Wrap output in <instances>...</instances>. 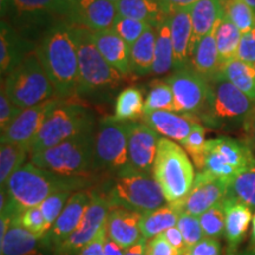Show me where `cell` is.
<instances>
[{
  "label": "cell",
  "instance_id": "1",
  "mask_svg": "<svg viewBox=\"0 0 255 255\" xmlns=\"http://www.w3.org/2000/svg\"><path fill=\"white\" fill-rule=\"evenodd\" d=\"M36 53L55 88L57 97L69 101L77 96L78 55L70 24L62 21L47 31L38 41Z\"/></svg>",
  "mask_w": 255,
  "mask_h": 255
},
{
  "label": "cell",
  "instance_id": "2",
  "mask_svg": "<svg viewBox=\"0 0 255 255\" xmlns=\"http://www.w3.org/2000/svg\"><path fill=\"white\" fill-rule=\"evenodd\" d=\"M91 177L64 176L27 162L6 183L9 199L23 210L40 206L47 197L60 191L84 190L90 188Z\"/></svg>",
  "mask_w": 255,
  "mask_h": 255
},
{
  "label": "cell",
  "instance_id": "3",
  "mask_svg": "<svg viewBox=\"0 0 255 255\" xmlns=\"http://www.w3.org/2000/svg\"><path fill=\"white\" fill-rule=\"evenodd\" d=\"M111 208L120 207L146 214L167 205L163 191L150 174L128 170L111 176L100 190Z\"/></svg>",
  "mask_w": 255,
  "mask_h": 255
},
{
  "label": "cell",
  "instance_id": "4",
  "mask_svg": "<svg viewBox=\"0 0 255 255\" xmlns=\"http://www.w3.org/2000/svg\"><path fill=\"white\" fill-rule=\"evenodd\" d=\"M70 26L78 55L77 96H100L119 88L126 77L103 58L92 39V32L75 25Z\"/></svg>",
  "mask_w": 255,
  "mask_h": 255
},
{
  "label": "cell",
  "instance_id": "5",
  "mask_svg": "<svg viewBox=\"0 0 255 255\" xmlns=\"http://www.w3.org/2000/svg\"><path fill=\"white\" fill-rule=\"evenodd\" d=\"M95 130L30 156L37 167L64 176L91 177L96 171Z\"/></svg>",
  "mask_w": 255,
  "mask_h": 255
},
{
  "label": "cell",
  "instance_id": "6",
  "mask_svg": "<svg viewBox=\"0 0 255 255\" xmlns=\"http://www.w3.org/2000/svg\"><path fill=\"white\" fill-rule=\"evenodd\" d=\"M92 130H95V115L90 108L60 100L32 141L30 156Z\"/></svg>",
  "mask_w": 255,
  "mask_h": 255
},
{
  "label": "cell",
  "instance_id": "7",
  "mask_svg": "<svg viewBox=\"0 0 255 255\" xmlns=\"http://www.w3.org/2000/svg\"><path fill=\"white\" fill-rule=\"evenodd\" d=\"M152 176L161 187L167 202L177 203L189 194L196 173L182 146L168 138H161Z\"/></svg>",
  "mask_w": 255,
  "mask_h": 255
},
{
  "label": "cell",
  "instance_id": "8",
  "mask_svg": "<svg viewBox=\"0 0 255 255\" xmlns=\"http://www.w3.org/2000/svg\"><path fill=\"white\" fill-rule=\"evenodd\" d=\"M1 20L36 45L47 31L65 21L57 0H1Z\"/></svg>",
  "mask_w": 255,
  "mask_h": 255
},
{
  "label": "cell",
  "instance_id": "9",
  "mask_svg": "<svg viewBox=\"0 0 255 255\" xmlns=\"http://www.w3.org/2000/svg\"><path fill=\"white\" fill-rule=\"evenodd\" d=\"M1 85L11 101L23 110L46 101L59 100L36 50L5 79L1 78Z\"/></svg>",
  "mask_w": 255,
  "mask_h": 255
},
{
  "label": "cell",
  "instance_id": "10",
  "mask_svg": "<svg viewBox=\"0 0 255 255\" xmlns=\"http://www.w3.org/2000/svg\"><path fill=\"white\" fill-rule=\"evenodd\" d=\"M96 171L117 175L130 169L128 157L127 122L105 117L95 131Z\"/></svg>",
  "mask_w": 255,
  "mask_h": 255
},
{
  "label": "cell",
  "instance_id": "11",
  "mask_svg": "<svg viewBox=\"0 0 255 255\" xmlns=\"http://www.w3.org/2000/svg\"><path fill=\"white\" fill-rule=\"evenodd\" d=\"M254 164L255 156L245 142L229 137L207 141L202 171L232 182L233 178Z\"/></svg>",
  "mask_w": 255,
  "mask_h": 255
},
{
  "label": "cell",
  "instance_id": "12",
  "mask_svg": "<svg viewBox=\"0 0 255 255\" xmlns=\"http://www.w3.org/2000/svg\"><path fill=\"white\" fill-rule=\"evenodd\" d=\"M208 83L209 96L207 108L214 119L221 121H244L253 110L255 102L223 76H215Z\"/></svg>",
  "mask_w": 255,
  "mask_h": 255
},
{
  "label": "cell",
  "instance_id": "13",
  "mask_svg": "<svg viewBox=\"0 0 255 255\" xmlns=\"http://www.w3.org/2000/svg\"><path fill=\"white\" fill-rule=\"evenodd\" d=\"M164 81L173 91L176 113L196 114L207 108L209 83L191 68L175 71Z\"/></svg>",
  "mask_w": 255,
  "mask_h": 255
},
{
  "label": "cell",
  "instance_id": "14",
  "mask_svg": "<svg viewBox=\"0 0 255 255\" xmlns=\"http://www.w3.org/2000/svg\"><path fill=\"white\" fill-rule=\"evenodd\" d=\"M111 206L100 190H91V202L79 227L62 246L55 251L56 255H77L85 245L94 240L105 227Z\"/></svg>",
  "mask_w": 255,
  "mask_h": 255
},
{
  "label": "cell",
  "instance_id": "15",
  "mask_svg": "<svg viewBox=\"0 0 255 255\" xmlns=\"http://www.w3.org/2000/svg\"><path fill=\"white\" fill-rule=\"evenodd\" d=\"M229 183L206 171H197L189 194L182 201L173 205L181 212L200 216L227 197Z\"/></svg>",
  "mask_w": 255,
  "mask_h": 255
},
{
  "label": "cell",
  "instance_id": "16",
  "mask_svg": "<svg viewBox=\"0 0 255 255\" xmlns=\"http://www.w3.org/2000/svg\"><path fill=\"white\" fill-rule=\"evenodd\" d=\"M128 157L130 169L143 174L152 175V169L158 150L161 137L158 132L136 121L127 122Z\"/></svg>",
  "mask_w": 255,
  "mask_h": 255
},
{
  "label": "cell",
  "instance_id": "17",
  "mask_svg": "<svg viewBox=\"0 0 255 255\" xmlns=\"http://www.w3.org/2000/svg\"><path fill=\"white\" fill-rule=\"evenodd\" d=\"M116 4L110 0H77L68 8L65 21L91 32L110 30L117 18Z\"/></svg>",
  "mask_w": 255,
  "mask_h": 255
},
{
  "label": "cell",
  "instance_id": "18",
  "mask_svg": "<svg viewBox=\"0 0 255 255\" xmlns=\"http://www.w3.org/2000/svg\"><path fill=\"white\" fill-rule=\"evenodd\" d=\"M91 202V190L84 189L75 191L64 207L58 219L51 227L45 242L50 250L55 251L62 246L79 227L85 212Z\"/></svg>",
  "mask_w": 255,
  "mask_h": 255
},
{
  "label": "cell",
  "instance_id": "19",
  "mask_svg": "<svg viewBox=\"0 0 255 255\" xmlns=\"http://www.w3.org/2000/svg\"><path fill=\"white\" fill-rule=\"evenodd\" d=\"M60 100H51L34 107L27 108L21 111L20 115L12 122L5 131L1 132L0 142L13 143V144L31 145L38 132L45 122L47 115L58 104Z\"/></svg>",
  "mask_w": 255,
  "mask_h": 255
},
{
  "label": "cell",
  "instance_id": "20",
  "mask_svg": "<svg viewBox=\"0 0 255 255\" xmlns=\"http://www.w3.org/2000/svg\"><path fill=\"white\" fill-rule=\"evenodd\" d=\"M142 214L132 210L114 207L108 214L105 222L107 237L119 244L124 250L136 245L142 237Z\"/></svg>",
  "mask_w": 255,
  "mask_h": 255
},
{
  "label": "cell",
  "instance_id": "21",
  "mask_svg": "<svg viewBox=\"0 0 255 255\" xmlns=\"http://www.w3.org/2000/svg\"><path fill=\"white\" fill-rule=\"evenodd\" d=\"M36 44L27 40L5 20L0 27V72L1 78L13 71L26 57L36 50Z\"/></svg>",
  "mask_w": 255,
  "mask_h": 255
},
{
  "label": "cell",
  "instance_id": "22",
  "mask_svg": "<svg viewBox=\"0 0 255 255\" xmlns=\"http://www.w3.org/2000/svg\"><path fill=\"white\" fill-rule=\"evenodd\" d=\"M223 206L226 213L225 239L227 241L225 255H234L239 251V245L246 237L253 213L248 206L228 196L223 200Z\"/></svg>",
  "mask_w": 255,
  "mask_h": 255
},
{
  "label": "cell",
  "instance_id": "23",
  "mask_svg": "<svg viewBox=\"0 0 255 255\" xmlns=\"http://www.w3.org/2000/svg\"><path fill=\"white\" fill-rule=\"evenodd\" d=\"M92 39L103 58L116 69L121 75L128 77L132 73L130 63V46L115 33L113 28L100 32H92Z\"/></svg>",
  "mask_w": 255,
  "mask_h": 255
},
{
  "label": "cell",
  "instance_id": "24",
  "mask_svg": "<svg viewBox=\"0 0 255 255\" xmlns=\"http://www.w3.org/2000/svg\"><path fill=\"white\" fill-rule=\"evenodd\" d=\"M171 41L174 50V71L190 68V47L193 38V25L189 8L180 9L169 14Z\"/></svg>",
  "mask_w": 255,
  "mask_h": 255
},
{
  "label": "cell",
  "instance_id": "25",
  "mask_svg": "<svg viewBox=\"0 0 255 255\" xmlns=\"http://www.w3.org/2000/svg\"><path fill=\"white\" fill-rule=\"evenodd\" d=\"M143 123L161 133L170 141L182 142L189 136L193 128L197 123L191 116H183L173 111H149L143 114Z\"/></svg>",
  "mask_w": 255,
  "mask_h": 255
},
{
  "label": "cell",
  "instance_id": "26",
  "mask_svg": "<svg viewBox=\"0 0 255 255\" xmlns=\"http://www.w3.org/2000/svg\"><path fill=\"white\" fill-rule=\"evenodd\" d=\"M46 248L45 240L25 229L18 218L0 240V255H44Z\"/></svg>",
  "mask_w": 255,
  "mask_h": 255
},
{
  "label": "cell",
  "instance_id": "27",
  "mask_svg": "<svg viewBox=\"0 0 255 255\" xmlns=\"http://www.w3.org/2000/svg\"><path fill=\"white\" fill-rule=\"evenodd\" d=\"M225 1L226 0H199L189 8L191 25H193L190 53L197 41L216 27L219 20L225 13Z\"/></svg>",
  "mask_w": 255,
  "mask_h": 255
},
{
  "label": "cell",
  "instance_id": "28",
  "mask_svg": "<svg viewBox=\"0 0 255 255\" xmlns=\"http://www.w3.org/2000/svg\"><path fill=\"white\" fill-rule=\"evenodd\" d=\"M216 27L197 41L191 51L190 68L207 82L212 81L220 71V59L215 38Z\"/></svg>",
  "mask_w": 255,
  "mask_h": 255
},
{
  "label": "cell",
  "instance_id": "29",
  "mask_svg": "<svg viewBox=\"0 0 255 255\" xmlns=\"http://www.w3.org/2000/svg\"><path fill=\"white\" fill-rule=\"evenodd\" d=\"M117 14L131 18L156 27L169 15L162 0H120L116 2Z\"/></svg>",
  "mask_w": 255,
  "mask_h": 255
},
{
  "label": "cell",
  "instance_id": "30",
  "mask_svg": "<svg viewBox=\"0 0 255 255\" xmlns=\"http://www.w3.org/2000/svg\"><path fill=\"white\" fill-rule=\"evenodd\" d=\"M156 28L149 26L143 36L130 47V63L132 73L136 76H146L152 73L155 62Z\"/></svg>",
  "mask_w": 255,
  "mask_h": 255
},
{
  "label": "cell",
  "instance_id": "31",
  "mask_svg": "<svg viewBox=\"0 0 255 255\" xmlns=\"http://www.w3.org/2000/svg\"><path fill=\"white\" fill-rule=\"evenodd\" d=\"M180 215L181 210L173 203H167L161 208L143 214L141 220L142 237L150 240L163 234L169 228L177 226Z\"/></svg>",
  "mask_w": 255,
  "mask_h": 255
},
{
  "label": "cell",
  "instance_id": "32",
  "mask_svg": "<svg viewBox=\"0 0 255 255\" xmlns=\"http://www.w3.org/2000/svg\"><path fill=\"white\" fill-rule=\"evenodd\" d=\"M219 75L255 102V65L233 58L220 66Z\"/></svg>",
  "mask_w": 255,
  "mask_h": 255
},
{
  "label": "cell",
  "instance_id": "33",
  "mask_svg": "<svg viewBox=\"0 0 255 255\" xmlns=\"http://www.w3.org/2000/svg\"><path fill=\"white\" fill-rule=\"evenodd\" d=\"M156 28L155 62L152 66L154 75H164L174 69V50L171 41L170 19L169 15Z\"/></svg>",
  "mask_w": 255,
  "mask_h": 255
},
{
  "label": "cell",
  "instance_id": "34",
  "mask_svg": "<svg viewBox=\"0 0 255 255\" xmlns=\"http://www.w3.org/2000/svg\"><path fill=\"white\" fill-rule=\"evenodd\" d=\"M144 103L141 89L136 87L123 89L116 97L113 117L120 122H131L142 119L144 114Z\"/></svg>",
  "mask_w": 255,
  "mask_h": 255
},
{
  "label": "cell",
  "instance_id": "35",
  "mask_svg": "<svg viewBox=\"0 0 255 255\" xmlns=\"http://www.w3.org/2000/svg\"><path fill=\"white\" fill-rule=\"evenodd\" d=\"M241 36L242 33L238 30V27L229 20L227 15L223 13L218 25H216L215 31L220 66L228 60L237 58Z\"/></svg>",
  "mask_w": 255,
  "mask_h": 255
},
{
  "label": "cell",
  "instance_id": "36",
  "mask_svg": "<svg viewBox=\"0 0 255 255\" xmlns=\"http://www.w3.org/2000/svg\"><path fill=\"white\" fill-rule=\"evenodd\" d=\"M30 157V145L4 143L0 146V186L4 188L9 177Z\"/></svg>",
  "mask_w": 255,
  "mask_h": 255
},
{
  "label": "cell",
  "instance_id": "37",
  "mask_svg": "<svg viewBox=\"0 0 255 255\" xmlns=\"http://www.w3.org/2000/svg\"><path fill=\"white\" fill-rule=\"evenodd\" d=\"M227 196L255 210V164L233 178Z\"/></svg>",
  "mask_w": 255,
  "mask_h": 255
},
{
  "label": "cell",
  "instance_id": "38",
  "mask_svg": "<svg viewBox=\"0 0 255 255\" xmlns=\"http://www.w3.org/2000/svg\"><path fill=\"white\" fill-rule=\"evenodd\" d=\"M157 110L176 113L173 91L165 81L152 82L145 98L144 113Z\"/></svg>",
  "mask_w": 255,
  "mask_h": 255
},
{
  "label": "cell",
  "instance_id": "39",
  "mask_svg": "<svg viewBox=\"0 0 255 255\" xmlns=\"http://www.w3.org/2000/svg\"><path fill=\"white\" fill-rule=\"evenodd\" d=\"M225 14L242 34L255 28V11L245 0H226Z\"/></svg>",
  "mask_w": 255,
  "mask_h": 255
},
{
  "label": "cell",
  "instance_id": "40",
  "mask_svg": "<svg viewBox=\"0 0 255 255\" xmlns=\"http://www.w3.org/2000/svg\"><path fill=\"white\" fill-rule=\"evenodd\" d=\"M188 155L193 159L194 165L199 171L203 170L206 156V128L196 123L187 138L180 143Z\"/></svg>",
  "mask_w": 255,
  "mask_h": 255
},
{
  "label": "cell",
  "instance_id": "41",
  "mask_svg": "<svg viewBox=\"0 0 255 255\" xmlns=\"http://www.w3.org/2000/svg\"><path fill=\"white\" fill-rule=\"evenodd\" d=\"M199 219L206 238L215 239V240H221L222 238H225L226 213L223 201L200 215Z\"/></svg>",
  "mask_w": 255,
  "mask_h": 255
},
{
  "label": "cell",
  "instance_id": "42",
  "mask_svg": "<svg viewBox=\"0 0 255 255\" xmlns=\"http://www.w3.org/2000/svg\"><path fill=\"white\" fill-rule=\"evenodd\" d=\"M149 26H151V25L139 20H135V19L131 18L117 15L111 28H113L115 33L119 34L128 45L131 47L143 36V33L148 30Z\"/></svg>",
  "mask_w": 255,
  "mask_h": 255
},
{
  "label": "cell",
  "instance_id": "43",
  "mask_svg": "<svg viewBox=\"0 0 255 255\" xmlns=\"http://www.w3.org/2000/svg\"><path fill=\"white\" fill-rule=\"evenodd\" d=\"M18 221L25 229H27L36 237L44 239V240L50 232L39 206L23 210L18 216Z\"/></svg>",
  "mask_w": 255,
  "mask_h": 255
},
{
  "label": "cell",
  "instance_id": "44",
  "mask_svg": "<svg viewBox=\"0 0 255 255\" xmlns=\"http://www.w3.org/2000/svg\"><path fill=\"white\" fill-rule=\"evenodd\" d=\"M177 227L180 229L181 234H182L184 242H186L187 250H189L194 245H196L197 242L205 238L199 216H194L181 212Z\"/></svg>",
  "mask_w": 255,
  "mask_h": 255
},
{
  "label": "cell",
  "instance_id": "45",
  "mask_svg": "<svg viewBox=\"0 0 255 255\" xmlns=\"http://www.w3.org/2000/svg\"><path fill=\"white\" fill-rule=\"evenodd\" d=\"M72 194L73 193H71V191H60V193L53 194V195L47 197V199L39 206L41 212H43L44 218L46 220L49 229H51L53 223H55L56 220L58 219V216L60 215V213L63 212L64 207L68 203L70 196H71Z\"/></svg>",
  "mask_w": 255,
  "mask_h": 255
},
{
  "label": "cell",
  "instance_id": "46",
  "mask_svg": "<svg viewBox=\"0 0 255 255\" xmlns=\"http://www.w3.org/2000/svg\"><path fill=\"white\" fill-rule=\"evenodd\" d=\"M23 109L15 105L11 98L6 94L4 87L1 85L0 92V131H5L11 126L12 122L20 115Z\"/></svg>",
  "mask_w": 255,
  "mask_h": 255
},
{
  "label": "cell",
  "instance_id": "47",
  "mask_svg": "<svg viewBox=\"0 0 255 255\" xmlns=\"http://www.w3.org/2000/svg\"><path fill=\"white\" fill-rule=\"evenodd\" d=\"M237 58L251 65H255V28L241 36Z\"/></svg>",
  "mask_w": 255,
  "mask_h": 255
},
{
  "label": "cell",
  "instance_id": "48",
  "mask_svg": "<svg viewBox=\"0 0 255 255\" xmlns=\"http://www.w3.org/2000/svg\"><path fill=\"white\" fill-rule=\"evenodd\" d=\"M186 255H221V244L220 240L205 237L189 248Z\"/></svg>",
  "mask_w": 255,
  "mask_h": 255
},
{
  "label": "cell",
  "instance_id": "49",
  "mask_svg": "<svg viewBox=\"0 0 255 255\" xmlns=\"http://www.w3.org/2000/svg\"><path fill=\"white\" fill-rule=\"evenodd\" d=\"M146 255H180V253L165 240L163 235H158L146 242Z\"/></svg>",
  "mask_w": 255,
  "mask_h": 255
},
{
  "label": "cell",
  "instance_id": "50",
  "mask_svg": "<svg viewBox=\"0 0 255 255\" xmlns=\"http://www.w3.org/2000/svg\"><path fill=\"white\" fill-rule=\"evenodd\" d=\"M107 239V231L105 227L98 233V235L94 240L85 245L77 255H104V244Z\"/></svg>",
  "mask_w": 255,
  "mask_h": 255
},
{
  "label": "cell",
  "instance_id": "51",
  "mask_svg": "<svg viewBox=\"0 0 255 255\" xmlns=\"http://www.w3.org/2000/svg\"><path fill=\"white\" fill-rule=\"evenodd\" d=\"M165 240H167L169 244L173 246L175 250H176L180 254H186L187 253V246H186V242H184V239L181 234L180 229H178L177 226L175 227L169 228L168 231H165L163 234Z\"/></svg>",
  "mask_w": 255,
  "mask_h": 255
},
{
  "label": "cell",
  "instance_id": "52",
  "mask_svg": "<svg viewBox=\"0 0 255 255\" xmlns=\"http://www.w3.org/2000/svg\"><path fill=\"white\" fill-rule=\"evenodd\" d=\"M244 130H245V143L250 146L255 156V104L253 110L248 114V116L244 120Z\"/></svg>",
  "mask_w": 255,
  "mask_h": 255
},
{
  "label": "cell",
  "instance_id": "53",
  "mask_svg": "<svg viewBox=\"0 0 255 255\" xmlns=\"http://www.w3.org/2000/svg\"><path fill=\"white\" fill-rule=\"evenodd\" d=\"M199 0H162L165 7H167L169 14L180 9L190 8Z\"/></svg>",
  "mask_w": 255,
  "mask_h": 255
},
{
  "label": "cell",
  "instance_id": "54",
  "mask_svg": "<svg viewBox=\"0 0 255 255\" xmlns=\"http://www.w3.org/2000/svg\"><path fill=\"white\" fill-rule=\"evenodd\" d=\"M124 253H126L124 248L107 237L104 244V255H124Z\"/></svg>",
  "mask_w": 255,
  "mask_h": 255
},
{
  "label": "cell",
  "instance_id": "55",
  "mask_svg": "<svg viewBox=\"0 0 255 255\" xmlns=\"http://www.w3.org/2000/svg\"><path fill=\"white\" fill-rule=\"evenodd\" d=\"M146 242H148V240L144 238H142L136 245H133L132 247L126 250V253H124V255H146L145 254Z\"/></svg>",
  "mask_w": 255,
  "mask_h": 255
},
{
  "label": "cell",
  "instance_id": "56",
  "mask_svg": "<svg viewBox=\"0 0 255 255\" xmlns=\"http://www.w3.org/2000/svg\"><path fill=\"white\" fill-rule=\"evenodd\" d=\"M57 1H58L60 7H62L64 20H65V14H66V12H68V8L73 4V2L77 1V0H57Z\"/></svg>",
  "mask_w": 255,
  "mask_h": 255
},
{
  "label": "cell",
  "instance_id": "57",
  "mask_svg": "<svg viewBox=\"0 0 255 255\" xmlns=\"http://www.w3.org/2000/svg\"><path fill=\"white\" fill-rule=\"evenodd\" d=\"M251 247L255 248V213L252 219V231H251Z\"/></svg>",
  "mask_w": 255,
  "mask_h": 255
},
{
  "label": "cell",
  "instance_id": "58",
  "mask_svg": "<svg viewBox=\"0 0 255 255\" xmlns=\"http://www.w3.org/2000/svg\"><path fill=\"white\" fill-rule=\"evenodd\" d=\"M234 255H255V248L250 246L242 251H238Z\"/></svg>",
  "mask_w": 255,
  "mask_h": 255
},
{
  "label": "cell",
  "instance_id": "59",
  "mask_svg": "<svg viewBox=\"0 0 255 255\" xmlns=\"http://www.w3.org/2000/svg\"><path fill=\"white\" fill-rule=\"evenodd\" d=\"M245 1H246V2H247V4H248V5H250V6H251V7H252V8H253V9H254V11H255V0H245Z\"/></svg>",
  "mask_w": 255,
  "mask_h": 255
},
{
  "label": "cell",
  "instance_id": "60",
  "mask_svg": "<svg viewBox=\"0 0 255 255\" xmlns=\"http://www.w3.org/2000/svg\"><path fill=\"white\" fill-rule=\"evenodd\" d=\"M110 1H113V2H115V4H116V2L120 1V0H110Z\"/></svg>",
  "mask_w": 255,
  "mask_h": 255
},
{
  "label": "cell",
  "instance_id": "61",
  "mask_svg": "<svg viewBox=\"0 0 255 255\" xmlns=\"http://www.w3.org/2000/svg\"><path fill=\"white\" fill-rule=\"evenodd\" d=\"M180 255H186V254H180Z\"/></svg>",
  "mask_w": 255,
  "mask_h": 255
}]
</instances>
